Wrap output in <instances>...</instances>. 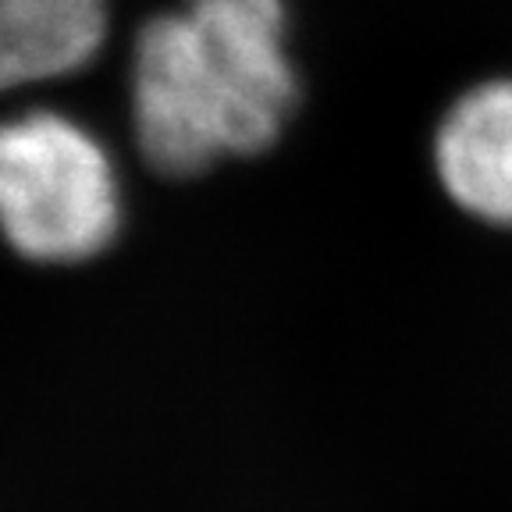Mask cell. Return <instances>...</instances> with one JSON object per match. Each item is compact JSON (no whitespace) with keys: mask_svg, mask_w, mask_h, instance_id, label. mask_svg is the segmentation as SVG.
I'll return each mask as SVG.
<instances>
[{"mask_svg":"<svg viewBox=\"0 0 512 512\" xmlns=\"http://www.w3.org/2000/svg\"><path fill=\"white\" fill-rule=\"evenodd\" d=\"M107 36V0H0V93L86 68Z\"/></svg>","mask_w":512,"mask_h":512,"instance_id":"obj_4","label":"cell"},{"mask_svg":"<svg viewBox=\"0 0 512 512\" xmlns=\"http://www.w3.org/2000/svg\"><path fill=\"white\" fill-rule=\"evenodd\" d=\"M121 228V185L104 143L61 111L0 121V232L36 264H82Z\"/></svg>","mask_w":512,"mask_h":512,"instance_id":"obj_2","label":"cell"},{"mask_svg":"<svg viewBox=\"0 0 512 512\" xmlns=\"http://www.w3.org/2000/svg\"><path fill=\"white\" fill-rule=\"evenodd\" d=\"M434 164L466 214L512 228V79L459 96L434 136Z\"/></svg>","mask_w":512,"mask_h":512,"instance_id":"obj_3","label":"cell"},{"mask_svg":"<svg viewBox=\"0 0 512 512\" xmlns=\"http://www.w3.org/2000/svg\"><path fill=\"white\" fill-rule=\"evenodd\" d=\"M285 0H189L139 29L132 121L160 175H200L221 157L278 143L296 107Z\"/></svg>","mask_w":512,"mask_h":512,"instance_id":"obj_1","label":"cell"}]
</instances>
